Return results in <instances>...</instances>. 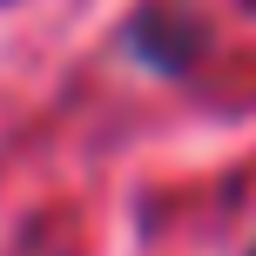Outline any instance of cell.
<instances>
[{"instance_id":"cell-1","label":"cell","mask_w":256,"mask_h":256,"mask_svg":"<svg viewBox=\"0 0 256 256\" xmlns=\"http://www.w3.org/2000/svg\"><path fill=\"white\" fill-rule=\"evenodd\" d=\"M128 48L142 54L148 68H189L196 48H202V20H189V14H142L135 34H128Z\"/></svg>"}]
</instances>
